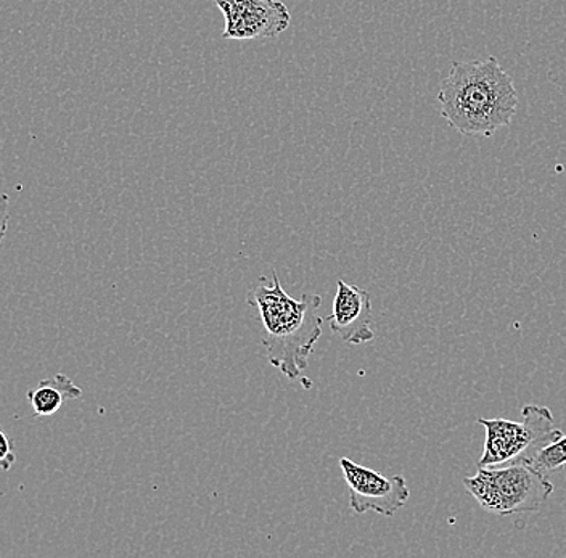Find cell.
<instances>
[{"label":"cell","mask_w":566,"mask_h":558,"mask_svg":"<svg viewBox=\"0 0 566 558\" xmlns=\"http://www.w3.org/2000/svg\"><path fill=\"white\" fill-rule=\"evenodd\" d=\"M438 102L448 125L465 136H493L511 126L518 94L511 74L495 56L483 62H454L442 81Z\"/></svg>","instance_id":"obj_1"},{"label":"cell","mask_w":566,"mask_h":558,"mask_svg":"<svg viewBox=\"0 0 566 558\" xmlns=\"http://www.w3.org/2000/svg\"><path fill=\"white\" fill-rule=\"evenodd\" d=\"M247 299L260 313L269 362L286 379H301L322 337L321 296L306 293L300 299L292 298L283 289L277 272L272 271L271 281L261 277Z\"/></svg>","instance_id":"obj_2"},{"label":"cell","mask_w":566,"mask_h":558,"mask_svg":"<svg viewBox=\"0 0 566 558\" xmlns=\"http://www.w3.org/2000/svg\"><path fill=\"white\" fill-rule=\"evenodd\" d=\"M522 422L507 419H478L486 432L484 450L478 468L504 467L512 464H533L541 451L564 436L555 427L551 409L543 406H525Z\"/></svg>","instance_id":"obj_3"},{"label":"cell","mask_w":566,"mask_h":558,"mask_svg":"<svg viewBox=\"0 0 566 558\" xmlns=\"http://www.w3.org/2000/svg\"><path fill=\"white\" fill-rule=\"evenodd\" d=\"M463 486L483 510L497 517L539 512L554 493L546 473L530 464L478 468L475 476L463 480Z\"/></svg>","instance_id":"obj_4"},{"label":"cell","mask_w":566,"mask_h":558,"mask_svg":"<svg viewBox=\"0 0 566 558\" xmlns=\"http://www.w3.org/2000/svg\"><path fill=\"white\" fill-rule=\"evenodd\" d=\"M339 467L348 485L349 507L356 514L375 512L391 518L409 501L410 489L405 476H385L348 457L339 459Z\"/></svg>","instance_id":"obj_5"},{"label":"cell","mask_w":566,"mask_h":558,"mask_svg":"<svg viewBox=\"0 0 566 558\" xmlns=\"http://www.w3.org/2000/svg\"><path fill=\"white\" fill-rule=\"evenodd\" d=\"M224 13L222 38L235 41L274 39L292 23V15L281 0H214Z\"/></svg>","instance_id":"obj_6"},{"label":"cell","mask_w":566,"mask_h":558,"mask_svg":"<svg viewBox=\"0 0 566 558\" xmlns=\"http://www.w3.org/2000/svg\"><path fill=\"white\" fill-rule=\"evenodd\" d=\"M328 320L336 337L349 345H364L374 340V313L369 292L346 284L345 281L336 282L334 307Z\"/></svg>","instance_id":"obj_7"},{"label":"cell","mask_w":566,"mask_h":558,"mask_svg":"<svg viewBox=\"0 0 566 558\" xmlns=\"http://www.w3.org/2000/svg\"><path fill=\"white\" fill-rule=\"evenodd\" d=\"M81 397H83V390L65 373H56L52 379L39 381L33 390L27 393L28 402L38 419L55 415L66 401Z\"/></svg>","instance_id":"obj_8"},{"label":"cell","mask_w":566,"mask_h":558,"mask_svg":"<svg viewBox=\"0 0 566 558\" xmlns=\"http://www.w3.org/2000/svg\"><path fill=\"white\" fill-rule=\"evenodd\" d=\"M531 465L544 473L558 472L564 468L566 465V434L546 450L541 451Z\"/></svg>","instance_id":"obj_9"},{"label":"cell","mask_w":566,"mask_h":558,"mask_svg":"<svg viewBox=\"0 0 566 558\" xmlns=\"http://www.w3.org/2000/svg\"><path fill=\"white\" fill-rule=\"evenodd\" d=\"M15 462L17 455L15 451H13L12 441H10L9 434L3 432L2 427H0V468L10 472Z\"/></svg>","instance_id":"obj_10"},{"label":"cell","mask_w":566,"mask_h":558,"mask_svg":"<svg viewBox=\"0 0 566 558\" xmlns=\"http://www.w3.org/2000/svg\"><path fill=\"white\" fill-rule=\"evenodd\" d=\"M10 222V197L7 193H0V246L9 231Z\"/></svg>","instance_id":"obj_11"}]
</instances>
